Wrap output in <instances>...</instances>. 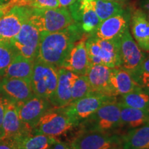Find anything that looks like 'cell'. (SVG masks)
<instances>
[{"instance_id":"obj_5","label":"cell","mask_w":149,"mask_h":149,"mask_svg":"<svg viewBox=\"0 0 149 149\" xmlns=\"http://www.w3.org/2000/svg\"><path fill=\"white\" fill-rule=\"evenodd\" d=\"M83 131L110 133L120 127V107L117 100L104 104L80 124Z\"/></svg>"},{"instance_id":"obj_22","label":"cell","mask_w":149,"mask_h":149,"mask_svg":"<svg viewBox=\"0 0 149 149\" xmlns=\"http://www.w3.org/2000/svg\"><path fill=\"white\" fill-rule=\"evenodd\" d=\"M34 60L17 53L2 73V77L18 78L31 81Z\"/></svg>"},{"instance_id":"obj_3","label":"cell","mask_w":149,"mask_h":149,"mask_svg":"<svg viewBox=\"0 0 149 149\" xmlns=\"http://www.w3.org/2000/svg\"><path fill=\"white\" fill-rule=\"evenodd\" d=\"M120 39L106 40L88 35L86 48L91 64L112 68L121 67Z\"/></svg>"},{"instance_id":"obj_16","label":"cell","mask_w":149,"mask_h":149,"mask_svg":"<svg viewBox=\"0 0 149 149\" xmlns=\"http://www.w3.org/2000/svg\"><path fill=\"white\" fill-rule=\"evenodd\" d=\"M88 35L84 34L74 44L61 68H66L77 75L86 74L91 64L86 48V40Z\"/></svg>"},{"instance_id":"obj_15","label":"cell","mask_w":149,"mask_h":149,"mask_svg":"<svg viewBox=\"0 0 149 149\" xmlns=\"http://www.w3.org/2000/svg\"><path fill=\"white\" fill-rule=\"evenodd\" d=\"M68 9L74 22L79 24L85 34L93 33L101 22L89 0H77Z\"/></svg>"},{"instance_id":"obj_12","label":"cell","mask_w":149,"mask_h":149,"mask_svg":"<svg viewBox=\"0 0 149 149\" xmlns=\"http://www.w3.org/2000/svg\"><path fill=\"white\" fill-rule=\"evenodd\" d=\"M29 18V8L13 6L0 17V40L10 42Z\"/></svg>"},{"instance_id":"obj_36","label":"cell","mask_w":149,"mask_h":149,"mask_svg":"<svg viewBox=\"0 0 149 149\" xmlns=\"http://www.w3.org/2000/svg\"><path fill=\"white\" fill-rule=\"evenodd\" d=\"M141 8L144 11L149 10V0H143L141 2Z\"/></svg>"},{"instance_id":"obj_1","label":"cell","mask_w":149,"mask_h":149,"mask_svg":"<svg viewBox=\"0 0 149 149\" xmlns=\"http://www.w3.org/2000/svg\"><path fill=\"white\" fill-rule=\"evenodd\" d=\"M84 34L76 22L57 32L41 33L36 59L61 68L74 44Z\"/></svg>"},{"instance_id":"obj_9","label":"cell","mask_w":149,"mask_h":149,"mask_svg":"<svg viewBox=\"0 0 149 149\" xmlns=\"http://www.w3.org/2000/svg\"><path fill=\"white\" fill-rule=\"evenodd\" d=\"M72 149H122V137L109 133L81 130L70 144Z\"/></svg>"},{"instance_id":"obj_20","label":"cell","mask_w":149,"mask_h":149,"mask_svg":"<svg viewBox=\"0 0 149 149\" xmlns=\"http://www.w3.org/2000/svg\"><path fill=\"white\" fill-rule=\"evenodd\" d=\"M111 68L101 64H91L85 76L93 93L116 97L110 82Z\"/></svg>"},{"instance_id":"obj_25","label":"cell","mask_w":149,"mask_h":149,"mask_svg":"<svg viewBox=\"0 0 149 149\" xmlns=\"http://www.w3.org/2000/svg\"><path fill=\"white\" fill-rule=\"evenodd\" d=\"M14 140L18 149H49L57 139L53 136L32 134Z\"/></svg>"},{"instance_id":"obj_26","label":"cell","mask_w":149,"mask_h":149,"mask_svg":"<svg viewBox=\"0 0 149 149\" xmlns=\"http://www.w3.org/2000/svg\"><path fill=\"white\" fill-rule=\"evenodd\" d=\"M101 22L124 10L123 3L107 0H89Z\"/></svg>"},{"instance_id":"obj_32","label":"cell","mask_w":149,"mask_h":149,"mask_svg":"<svg viewBox=\"0 0 149 149\" xmlns=\"http://www.w3.org/2000/svg\"><path fill=\"white\" fill-rule=\"evenodd\" d=\"M7 100L3 97L0 95V139L4 138V133H3V117H4L5 107Z\"/></svg>"},{"instance_id":"obj_2","label":"cell","mask_w":149,"mask_h":149,"mask_svg":"<svg viewBox=\"0 0 149 149\" xmlns=\"http://www.w3.org/2000/svg\"><path fill=\"white\" fill-rule=\"evenodd\" d=\"M40 33H53L66 29L75 23L69 9L29 8V18Z\"/></svg>"},{"instance_id":"obj_8","label":"cell","mask_w":149,"mask_h":149,"mask_svg":"<svg viewBox=\"0 0 149 149\" xmlns=\"http://www.w3.org/2000/svg\"><path fill=\"white\" fill-rule=\"evenodd\" d=\"M120 57L121 68L135 80L146 57L133 39L129 29L126 30L120 39Z\"/></svg>"},{"instance_id":"obj_35","label":"cell","mask_w":149,"mask_h":149,"mask_svg":"<svg viewBox=\"0 0 149 149\" xmlns=\"http://www.w3.org/2000/svg\"><path fill=\"white\" fill-rule=\"evenodd\" d=\"M76 1L77 0H58L59 7H65V8H68Z\"/></svg>"},{"instance_id":"obj_4","label":"cell","mask_w":149,"mask_h":149,"mask_svg":"<svg viewBox=\"0 0 149 149\" xmlns=\"http://www.w3.org/2000/svg\"><path fill=\"white\" fill-rule=\"evenodd\" d=\"M57 81L58 68L35 59L31 80L35 95L50 101L55 93Z\"/></svg>"},{"instance_id":"obj_13","label":"cell","mask_w":149,"mask_h":149,"mask_svg":"<svg viewBox=\"0 0 149 149\" xmlns=\"http://www.w3.org/2000/svg\"><path fill=\"white\" fill-rule=\"evenodd\" d=\"M0 95L18 105L28 101L35 95L30 81L18 78L2 77L0 82Z\"/></svg>"},{"instance_id":"obj_14","label":"cell","mask_w":149,"mask_h":149,"mask_svg":"<svg viewBox=\"0 0 149 149\" xmlns=\"http://www.w3.org/2000/svg\"><path fill=\"white\" fill-rule=\"evenodd\" d=\"M3 127V139H20L33 134V128L20 120L16 104L8 100L5 107Z\"/></svg>"},{"instance_id":"obj_29","label":"cell","mask_w":149,"mask_h":149,"mask_svg":"<svg viewBox=\"0 0 149 149\" xmlns=\"http://www.w3.org/2000/svg\"><path fill=\"white\" fill-rule=\"evenodd\" d=\"M18 53L10 42L0 40V76Z\"/></svg>"},{"instance_id":"obj_23","label":"cell","mask_w":149,"mask_h":149,"mask_svg":"<svg viewBox=\"0 0 149 149\" xmlns=\"http://www.w3.org/2000/svg\"><path fill=\"white\" fill-rule=\"evenodd\" d=\"M122 149H149V122L122 137Z\"/></svg>"},{"instance_id":"obj_39","label":"cell","mask_w":149,"mask_h":149,"mask_svg":"<svg viewBox=\"0 0 149 149\" xmlns=\"http://www.w3.org/2000/svg\"><path fill=\"white\" fill-rule=\"evenodd\" d=\"M145 12H146V11H145ZM146 14H147V16H148V19H149V10L148 11H146Z\"/></svg>"},{"instance_id":"obj_27","label":"cell","mask_w":149,"mask_h":149,"mask_svg":"<svg viewBox=\"0 0 149 149\" xmlns=\"http://www.w3.org/2000/svg\"><path fill=\"white\" fill-rule=\"evenodd\" d=\"M120 96V102L124 106L137 109H149V93L141 88Z\"/></svg>"},{"instance_id":"obj_7","label":"cell","mask_w":149,"mask_h":149,"mask_svg":"<svg viewBox=\"0 0 149 149\" xmlns=\"http://www.w3.org/2000/svg\"><path fill=\"white\" fill-rule=\"evenodd\" d=\"M117 100L116 97L93 93L63 107L75 126L88 118L104 104Z\"/></svg>"},{"instance_id":"obj_17","label":"cell","mask_w":149,"mask_h":149,"mask_svg":"<svg viewBox=\"0 0 149 149\" xmlns=\"http://www.w3.org/2000/svg\"><path fill=\"white\" fill-rule=\"evenodd\" d=\"M51 107L53 105L49 100L35 95L28 101L17 105L20 120L32 128Z\"/></svg>"},{"instance_id":"obj_19","label":"cell","mask_w":149,"mask_h":149,"mask_svg":"<svg viewBox=\"0 0 149 149\" xmlns=\"http://www.w3.org/2000/svg\"><path fill=\"white\" fill-rule=\"evenodd\" d=\"M129 28L139 47L149 52V19L142 8H135L131 11Z\"/></svg>"},{"instance_id":"obj_33","label":"cell","mask_w":149,"mask_h":149,"mask_svg":"<svg viewBox=\"0 0 149 149\" xmlns=\"http://www.w3.org/2000/svg\"><path fill=\"white\" fill-rule=\"evenodd\" d=\"M0 149H18L16 142L13 139H0Z\"/></svg>"},{"instance_id":"obj_31","label":"cell","mask_w":149,"mask_h":149,"mask_svg":"<svg viewBox=\"0 0 149 149\" xmlns=\"http://www.w3.org/2000/svg\"><path fill=\"white\" fill-rule=\"evenodd\" d=\"M135 81L142 90L149 93V57L143 61Z\"/></svg>"},{"instance_id":"obj_6","label":"cell","mask_w":149,"mask_h":149,"mask_svg":"<svg viewBox=\"0 0 149 149\" xmlns=\"http://www.w3.org/2000/svg\"><path fill=\"white\" fill-rule=\"evenodd\" d=\"M74 126L64 108L53 107L41 117L33 128V134L57 137L66 133Z\"/></svg>"},{"instance_id":"obj_21","label":"cell","mask_w":149,"mask_h":149,"mask_svg":"<svg viewBox=\"0 0 149 149\" xmlns=\"http://www.w3.org/2000/svg\"><path fill=\"white\" fill-rule=\"evenodd\" d=\"M110 82L115 95H123L140 88L130 73L121 67L111 68Z\"/></svg>"},{"instance_id":"obj_40","label":"cell","mask_w":149,"mask_h":149,"mask_svg":"<svg viewBox=\"0 0 149 149\" xmlns=\"http://www.w3.org/2000/svg\"><path fill=\"white\" fill-rule=\"evenodd\" d=\"M1 78H2V77H1V76H0V82H1Z\"/></svg>"},{"instance_id":"obj_37","label":"cell","mask_w":149,"mask_h":149,"mask_svg":"<svg viewBox=\"0 0 149 149\" xmlns=\"http://www.w3.org/2000/svg\"><path fill=\"white\" fill-rule=\"evenodd\" d=\"M107 1H115V2H119L123 3L126 0H107Z\"/></svg>"},{"instance_id":"obj_38","label":"cell","mask_w":149,"mask_h":149,"mask_svg":"<svg viewBox=\"0 0 149 149\" xmlns=\"http://www.w3.org/2000/svg\"><path fill=\"white\" fill-rule=\"evenodd\" d=\"M4 1L5 0H0V8L4 6Z\"/></svg>"},{"instance_id":"obj_18","label":"cell","mask_w":149,"mask_h":149,"mask_svg":"<svg viewBox=\"0 0 149 149\" xmlns=\"http://www.w3.org/2000/svg\"><path fill=\"white\" fill-rule=\"evenodd\" d=\"M79 75L64 68H58V81L51 100L53 107H65L71 102L72 88Z\"/></svg>"},{"instance_id":"obj_28","label":"cell","mask_w":149,"mask_h":149,"mask_svg":"<svg viewBox=\"0 0 149 149\" xmlns=\"http://www.w3.org/2000/svg\"><path fill=\"white\" fill-rule=\"evenodd\" d=\"M92 93H93V91L89 84L86 77L85 75H79L72 86L70 103L77 101Z\"/></svg>"},{"instance_id":"obj_10","label":"cell","mask_w":149,"mask_h":149,"mask_svg":"<svg viewBox=\"0 0 149 149\" xmlns=\"http://www.w3.org/2000/svg\"><path fill=\"white\" fill-rule=\"evenodd\" d=\"M40 41V31L27 19L18 34L10 42L19 54L35 61L38 53Z\"/></svg>"},{"instance_id":"obj_24","label":"cell","mask_w":149,"mask_h":149,"mask_svg":"<svg viewBox=\"0 0 149 149\" xmlns=\"http://www.w3.org/2000/svg\"><path fill=\"white\" fill-rule=\"evenodd\" d=\"M120 107V126H127L135 128L149 122V109H137L128 107L121 104Z\"/></svg>"},{"instance_id":"obj_30","label":"cell","mask_w":149,"mask_h":149,"mask_svg":"<svg viewBox=\"0 0 149 149\" xmlns=\"http://www.w3.org/2000/svg\"><path fill=\"white\" fill-rule=\"evenodd\" d=\"M31 8H55L59 7L58 0H15L13 6Z\"/></svg>"},{"instance_id":"obj_11","label":"cell","mask_w":149,"mask_h":149,"mask_svg":"<svg viewBox=\"0 0 149 149\" xmlns=\"http://www.w3.org/2000/svg\"><path fill=\"white\" fill-rule=\"evenodd\" d=\"M130 15L131 11L124 8L121 13L100 22L95 31L90 35L106 40L120 39L126 30L129 29Z\"/></svg>"},{"instance_id":"obj_34","label":"cell","mask_w":149,"mask_h":149,"mask_svg":"<svg viewBox=\"0 0 149 149\" xmlns=\"http://www.w3.org/2000/svg\"><path fill=\"white\" fill-rule=\"evenodd\" d=\"M49 149H72L70 144L64 141H59L57 139Z\"/></svg>"}]
</instances>
